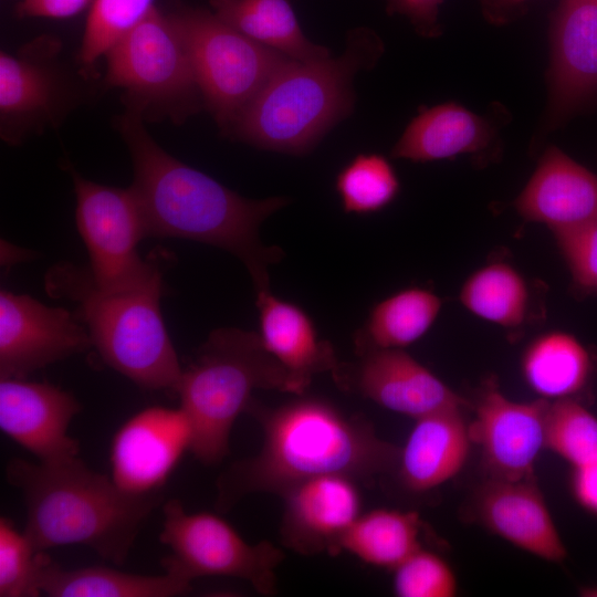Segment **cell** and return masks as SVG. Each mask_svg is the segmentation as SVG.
Here are the masks:
<instances>
[{"instance_id":"obj_1","label":"cell","mask_w":597,"mask_h":597,"mask_svg":"<svg viewBox=\"0 0 597 597\" xmlns=\"http://www.w3.org/2000/svg\"><path fill=\"white\" fill-rule=\"evenodd\" d=\"M245 412L259 422L262 446L219 475L216 507L220 511L252 493L281 496L292 485L320 475L368 482L397 469L399 447L381 439L368 420L327 400L300 395L270 408L253 399Z\"/></svg>"},{"instance_id":"obj_2","label":"cell","mask_w":597,"mask_h":597,"mask_svg":"<svg viewBox=\"0 0 597 597\" xmlns=\"http://www.w3.org/2000/svg\"><path fill=\"white\" fill-rule=\"evenodd\" d=\"M140 113L128 108L118 128L134 166V189L147 237L188 239L221 248L248 269L255 292L270 289L269 266L283 258L279 247L260 240L262 222L289 199L243 198L207 174L165 151L144 127Z\"/></svg>"},{"instance_id":"obj_3","label":"cell","mask_w":597,"mask_h":597,"mask_svg":"<svg viewBox=\"0 0 597 597\" xmlns=\"http://www.w3.org/2000/svg\"><path fill=\"white\" fill-rule=\"evenodd\" d=\"M8 482L21 492L27 509L24 533L40 551L84 545L123 564L138 532L163 493L137 495L91 470L78 458L59 462L12 459Z\"/></svg>"},{"instance_id":"obj_4","label":"cell","mask_w":597,"mask_h":597,"mask_svg":"<svg viewBox=\"0 0 597 597\" xmlns=\"http://www.w3.org/2000/svg\"><path fill=\"white\" fill-rule=\"evenodd\" d=\"M381 52L378 36L362 29L350 33L338 57L289 61L241 114L232 132L262 149L308 153L352 113L353 80L359 70L373 66Z\"/></svg>"},{"instance_id":"obj_5","label":"cell","mask_w":597,"mask_h":597,"mask_svg":"<svg viewBox=\"0 0 597 597\" xmlns=\"http://www.w3.org/2000/svg\"><path fill=\"white\" fill-rule=\"evenodd\" d=\"M255 389L295 396L306 388L265 348L258 333L222 327L210 333L182 370L177 394L191 428L190 452L203 464L221 462L240 413Z\"/></svg>"},{"instance_id":"obj_6","label":"cell","mask_w":597,"mask_h":597,"mask_svg":"<svg viewBox=\"0 0 597 597\" xmlns=\"http://www.w3.org/2000/svg\"><path fill=\"white\" fill-rule=\"evenodd\" d=\"M48 283L78 302L92 345L107 365L146 390L177 392L182 369L159 308L161 272L139 286L104 292L87 272L64 265Z\"/></svg>"},{"instance_id":"obj_7","label":"cell","mask_w":597,"mask_h":597,"mask_svg":"<svg viewBox=\"0 0 597 597\" xmlns=\"http://www.w3.org/2000/svg\"><path fill=\"white\" fill-rule=\"evenodd\" d=\"M186 42L201 97L221 129L234 124L291 59L255 42L202 8L169 13Z\"/></svg>"},{"instance_id":"obj_8","label":"cell","mask_w":597,"mask_h":597,"mask_svg":"<svg viewBox=\"0 0 597 597\" xmlns=\"http://www.w3.org/2000/svg\"><path fill=\"white\" fill-rule=\"evenodd\" d=\"M105 84L127 93L128 108L182 119L201 96L184 36L170 17L154 7L105 54Z\"/></svg>"},{"instance_id":"obj_9","label":"cell","mask_w":597,"mask_h":597,"mask_svg":"<svg viewBox=\"0 0 597 597\" xmlns=\"http://www.w3.org/2000/svg\"><path fill=\"white\" fill-rule=\"evenodd\" d=\"M159 541L170 553L163 558L166 574L190 583L203 576H226L248 582L256 593H276V568L284 558L269 541L250 544L220 516L189 513L176 499L165 502Z\"/></svg>"},{"instance_id":"obj_10","label":"cell","mask_w":597,"mask_h":597,"mask_svg":"<svg viewBox=\"0 0 597 597\" xmlns=\"http://www.w3.org/2000/svg\"><path fill=\"white\" fill-rule=\"evenodd\" d=\"M70 172L76 198V226L88 251V274L95 287L119 292L158 274L155 261L142 259L137 250L147 230L134 189L91 181L73 168Z\"/></svg>"},{"instance_id":"obj_11","label":"cell","mask_w":597,"mask_h":597,"mask_svg":"<svg viewBox=\"0 0 597 597\" xmlns=\"http://www.w3.org/2000/svg\"><path fill=\"white\" fill-rule=\"evenodd\" d=\"M548 404L544 398L514 401L493 377L483 383L469 432L481 449L489 478L517 481L535 476V462L545 448Z\"/></svg>"},{"instance_id":"obj_12","label":"cell","mask_w":597,"mask_h":597,"mask_svg":"<svg viewBox=\"0 0 597 597\" xmlns=\"http://www.w3.org/2000/svg\"><path fill=\"white\" fill-rule=\"evenodd\" d=\"M354 364H341L333 375L352 390L390 411L418 419L446 409L463 408L464 398L401 348L356 350Z\"/></svg>"},{"instance_id":"obj_13","label":"cell","mask_w":597,"mask_h":597,"mask_svg":"<svg viewBox=\"0 0 597 597\" xmlns=\"http://www.w3.org/2000/svg\"><path fill=\"white\" fill-rule=\"evenodd\" d=\"M92 345L87 329L62 307H50L28 295L0 292V377L30 373Z\"/></svg>"},{"instance_id":"obj_14","label":"cell","mask_w":597,"mask_h":597,"mask_svg":"<svg viewBox=\"0 0 597 597\" xmlns=\"http://www.w3.org/2000/svg\"><path fill=\"white\" fill-rule=\"evenodd\" d=\"M190 446L191 428L180 407L143 409L127 419L112 439L111 478L128 493L161 492Z\"/></svg>"},{"instance_id":"obj_15","label":"cell","mask_w":597,"mask_h":597,"mask_svg":"<svg viewBox=\"0 0 597 597\" xmlns=\"http://www.w3.org/2000/svg\"><path fill=\"white\" fill-rule=\"evenodd\" d=\"M57 41L40 38L15 54L0 55L1 136L15 143L54 124L70 102L69 83L57 67Z\"/></svg>"},{"instance_id":"obj_16","label":"cell","mask_w":597,"mask_h":597,"mask_svg":"<svg viewBox=\"0 0 597 597\" xmlns=\"http://www.w3.org/2000/svg\"><path fill=\"white\" fill-rule=\"evenodd\" d=\"M548 91L553 126L597 98V0H559L551 22Z\"/></svg>"},{"instance_id":"obj_17","label":"cell","mask_w":597,"mask_h":597,"mask_svg":"<svg viewBox=\"0 0 597 597\" xmlns=\"http://www.w3.org/2000/svg\"><path fill=\"white\" fill-rule=\"evenodd\" d=\"M282 544L301 555L341 552V541L360 515L357 481L326 474L301 481L281 494Z\"/></svg>"},{"instance_id":"obj_18","label":"cell","mask_w":597,"mask_h":597,"mask_svg":"<svg viewBox=\"0 0 597 597\" xmlns=\"http://www.w3.org/2000/svg\"><path fill=\"white\" fill-rule=\"evenodd\" d=\"M81 405L67 391L23 378L0 380V428L40 462L77 457L78 442L69 434Z\"/></svg>"},{"instance_id":"obj_19","label":"cell","mask_w":597,"mask_h":597,"mask_svg":"<svg viewBox=\"0 0 597 597\" xmlns=\"http://www.w3.org/2000/svg\"><path fill=\"white\" fill-rule=\"evenodd\" d=\"M478 521L493 534L538 558L562 563L567 549L536 479L489 478L476 491Z\"/></svg>"},{"instance_id":"obj_20","label":"cell","mask_w":597,"mask_h":597,"mask_svg":"<svg viewBox=\"0 0 597 597\" xmlns=\"http://www.w3.org/2000/svg\"><path fill=\"white\" fill-rule=\"evenodd\" d=\"M516 212L552 232L597 221V174L549 146L515 198Z\"/></svg>"},{"instance_id":"obj_21","label":"cell","mask_w":597,"mask_h":597,"mask_svg":"<svg viewBox=\"0 0 597 597\" xmlns=\"http://www.w3.org/2000/svg\"><path fill=\"white\" fill-rule=\"evenodd\" d=\"M397 465L402 485L411 492L432 490L464 467L472 440L462 408L446 409L415 420Z\"/></svg>"},{"instance_id":"obj_22","label":"cell","mask_w":597,"mask_h":597,"mask_svg":"<svg viewBox=\"0 0 597 597\" xmlns=\"http://www.w3.org/2000/svg\"><path fill=\"white\" fill-rule=\"evenodd\" d=\"M260 337L265 348L306 389L314 375L341 366L332 344L321 339L311 316L298 305L275 296L270 289L256 292Z\"/></svg>"},{"instance_id":"obj_23","label":"cell","mask_w":597,"mask_h":597,"mask_svg":"<svg viewBox=\"0 0 597 597\" xmlns=\"http://www.w3.org/2000/svg\"><path fill=\"white\" fill-rule=\"evenodd\" d=\"M490 122L455 103L422 107L395 144L391 156L416 163L479 154L491 146Z\"/></svg>"},{"instance_id":"obj_24","label":"cell","mask_w":597,"mask_h":597,"mask_svg":"<svg viewBox=\"0 0 597 597\" xmlns=\"http://www.w3.org/2000/svg\"><path fill=\"white\" fill-rule=\"evenodd\" d=\"M210 6L224 23L291 60L329 56L327 48L305 36L287 0H210Z\"/></svg>"},{"instance_id":"obj_25","label":"cell","mask_w":597,"mask_h":597,"mask_svg":"<svg viewBox=\"0 0 597 597\" xmlns=\"http://www.w3.org/2000/svg\"><path fill=\"white\" fill-rule=\"evenodd\" d=\"M593 367L588 348L575 335L558 329L535 337L521 358L525 383L547 400L579 394L587 386Z\"/></svg>"},{"instance_id":"obj_26","label":"cell","mask_w":597,"mask_h":597,"mask_svg":"<svg viewBox=\"0 0 597 597\" xmlns=\"http://www.w3.org/2000/svg\"><path fill=\"white\" fill-rule=\"evenodd\" d=\"M191 584L168 574H133L91 566L64 569L50 562L41 579L42 595L50 597H175L191 591Z\"/></svg>"},{"instance_id":"obj_27","label":"cell","mask_w":597,"mask_h":597,"mask_svg":"<svg viewBox=\"0 0 597 597\" xmlns=\"http://www.w3.org/2000/svg\"><path fill=\"white\" fill-rule=\"evenodd\" d=\"M441 307V298L428 289H402L371 307L363 327L355 334V349H404L430 331Z\"/></svg>"},{"instance_id":"obj_28","label":"cell","mask_w":597,"mask_h":597,"mask_svg":"<svg viewBox=\"0 0 597 597\" xmlns=\"http://www.w3.org/2000/svg\"><path fill=\"white\" fill-rule=\"evenodd\" d=\"M421 522L415 511L376 509L356 519L339 547L366 564L394 570L421 548Z\"/></svg>"},{"instance_id":"obj_29","label":"cell","mask_w":597,"mask_h":597,"mask_svg":"<svg viewBox=\"0 0 597 597\" xmlns=\"http://www.w3.org/2000/svg\"><path fill=\"white\" fill-rule=\"evenodd\" d=\"M461 305L483 321L505 328L520 327L530 312V286L524 275L506 262H491L463 282Z\"/></svg>"},{"instance_id":"obj_30","label":"cell","mask_w":597,"mask_h":597,"mask_svg":"<svg viewBox=\"0 0 597 597\" xmlns=\"http://www.w3.org/2000/svg\"><path fill=\"white\" fill-rule=\"evenodd\" d=\"M335 189L346 213L370 214L397 198L400 180L384 156L358 154L337 174Z\"/></svg>"},{"instance_id":"obj_31","label":"cell","mask_w":597,"mask_h":597,"mask_svg":"<svg viewBox=\"0 0 597 597\" xmlns=\"http://www.w3.org/2000/svg\"><path fill=\"white\" fill-rule=\"evenodd\" d=\"M545 448L580 468L597 461V418L574 397L549 400Z\"/></svg>"},{"instance_id":"obj_32","label":"cell","mask_w":597,"mask_h":597,"mask_svg":"<svg viewBox=\"0 0 597 597\" xmlns=\"http://www.w3.org/2000/svg\"><path fill=\"white\" fill-rule=\"evenodd\" d=\"M51 562L28 535L6 516L0 519V597L42 595L43 570Z\"/></svg>"},{"instance_id":"obj_33","label":"cell","mask_w":597,"mask_h":597,"mask_svg":"<svg viewBox=\"0 0 597 597\" xmlns=\"http://www.w3.org/2000/svg\"><path fill=\"white\" fill-rule=\"evenodd\" d=\"M154 0H93L87 14L78 59L93 64L136 27L154 8Z\"/></svg>"},{"instance_id":"obj_34","label":"cell","mask_w":597,"mask_h":597,"mask_svg":"<svg viewBox=\"0 0 597 597\" xmlns=\"http://www.w3.org/2000/svg\"><path fill=\"white\" fill-rule=\"evenodd\" d=\"M392 588L399 597H453L458 580L451 566L422 547L394 570Z\"/></svg>"},{"instance_id":"obj_35","label":"cell","mask_w":597,"mask_h":597,"mask_svg":"<svg viewBox=\"0 0 597 597\" xmlns=\"http://www.w3.org/2000/svg\"><path fill=\"white\" fill-rule=\"evenodd\" d=\"M552 233L574 289L580 294L597 295V221Z\"/></svg>"},{"instance_id":"obj_36","label":"cell","mask_w":597,"mask_h":597,"mask_svg":"<svg viewBox=\"0 0 597 597\" xmlns=\"http://www.w3.org/2000/svg\"><path fill=\"white\" fill-rule=\"evenodd\" d=\"M443 0H386L389 14L406 17L415 30L425 38H437L442 29L439 21Z\"/></svg>"},{"instance_id":"obj_37","label":"cell","mask_w":597,"mask_h":597,"mask_svg":"<svg viewBox=\"0 0 597 597\" xmlns=\"http://www.w3.org/2000/svg\"><path fill=\"white\" fill-rule=\"evenodd\" d=\"M93 0H21L15 12L21 18L63 19L81 13Z\"/></svg>"},{"instance_id":"obj_38","label":"cell","mask_w":597,"mask_h":597,"mask_svg":"<svg viewBox=\"0 0 597 597\" xmlns=\"http://www.w3.org/2000/svg\"><path fill=\"white\" fill-rule=\"evenodd\" d=\"M570 486L576 501L597 516V461L573 468Z\"/></svg>"},{"instance_id":"obj_39","label":"cell","mask_w":597,"mask_h":597,"mask_svg":"<svg viewBox=\"0 0 597 597\" xmlns=\"http://www.w3.org/2000/svg\"><path fill=\"white\" fill-rule=\"evenodd\" d=\"M530 0H479L483 17L494 25H504L522 17Z\"/></svg>"},{"instance_id":"obj_40","label":"cell","mask_w":597,"mask_h":597,"mask_svg":"<svg viewBox=\"0 0 597 597\" xmlns=\"http://www.w3.org/2000/svg\"><path fill=\"white\" fill-rule=\"evenodd\" d=\"M30 252L25 251L24 249H19L8 242L2 241L1 245V258H2V264H13L17 261H24L25 259H29Z\"/></svg>"},{"instance_id":"obj_41","label":"cell","mask_w":597,"mask_h":597,"mask_svg":"<svg viewBox=\"0 0 597 597\" xmlns=\"http://www.w3.org/2000/svg\"><path fill=\"white\" fill-rule=\"evenodd\" d=\"M580 595L585 597H597V587H584L580 589Z\"/></svg>"}]
</instances>
